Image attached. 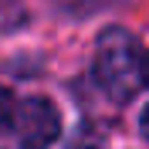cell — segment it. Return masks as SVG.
<instances>
[{"label":"cell","instance_id":"cell-1","mask_svg":"<svg viewBox=\"0 0 149 149\" xmlns=\"http://www.w3.org/2000/svg\"><path fill=\"white\" fill-rule=\"evenodd\" d=\"M139 41L125 27H109L95 44V78L109 98L129 102L139 88Z\"/></svg>","mask_w":149,"mask_h":149},{"label":"cell","instance_id":"cell-2","mask_svg":"<svg viewBox=\"0 0 149 149\" xmlns=\"http://www.w3.org/2000/svg\"><path fill=\"white\" fill-rule=\"evenodd\" d=\"M14 125H17L20 149H51V142L61 132L58 109L47 98H37V95L14 105Z\"/></svg>","mask_w":149,"mask_h":149},{"label":"cell","instance_id":"cell-3","mask_svg":"<svg viewBox=\"0 0 149 149\" xmlns=\"http://www.w3.org/2000/svg\"><path fill=\"white\" fill-rule=\"evenodd\" d=\"M14 122V95L7 88H0V132Z\"/></svg>","mask_w":149,"mask_h":149},{"label":"cell","instance_id":"cell-4","mask_svg":"<svg viewBox=\"0 0 149 149\" xmlns=\"http://www.w3.org/2000/svg\"><path fill=\"white\" fill-rule=\"evenodd\" d=\"M139 78H142V81L149 85V51L142 54V61H139Z\"/></svg>","mask_w":149,"mask_h":149},{"label":"cell","instance_id":"cell-5","mask_svg":"<svg viewBox=\"0 0 149 149\" xmlns=\"http://www.w3.org/2000/svg\"><path fill=\"white\" fill-rule=\"evenodd\" d=\"M139 129H142V136L149 142V105H146V112H142V119H139Z\"/></svg>","mask_w":149,"mask_h":149},{"label":"cell","instance_id":"cell-6","mask_svg":"<svg viewBox=\"0 0 149 149\" xmlns=\"http://www.w3.org/2000/svg\"><path fill=\"white\" fill-rule=\"evenodd\" d=\"M88 149H95V146H88Z\"/></svg>","mask_w":149,"mask_h":149}]
</instances>
